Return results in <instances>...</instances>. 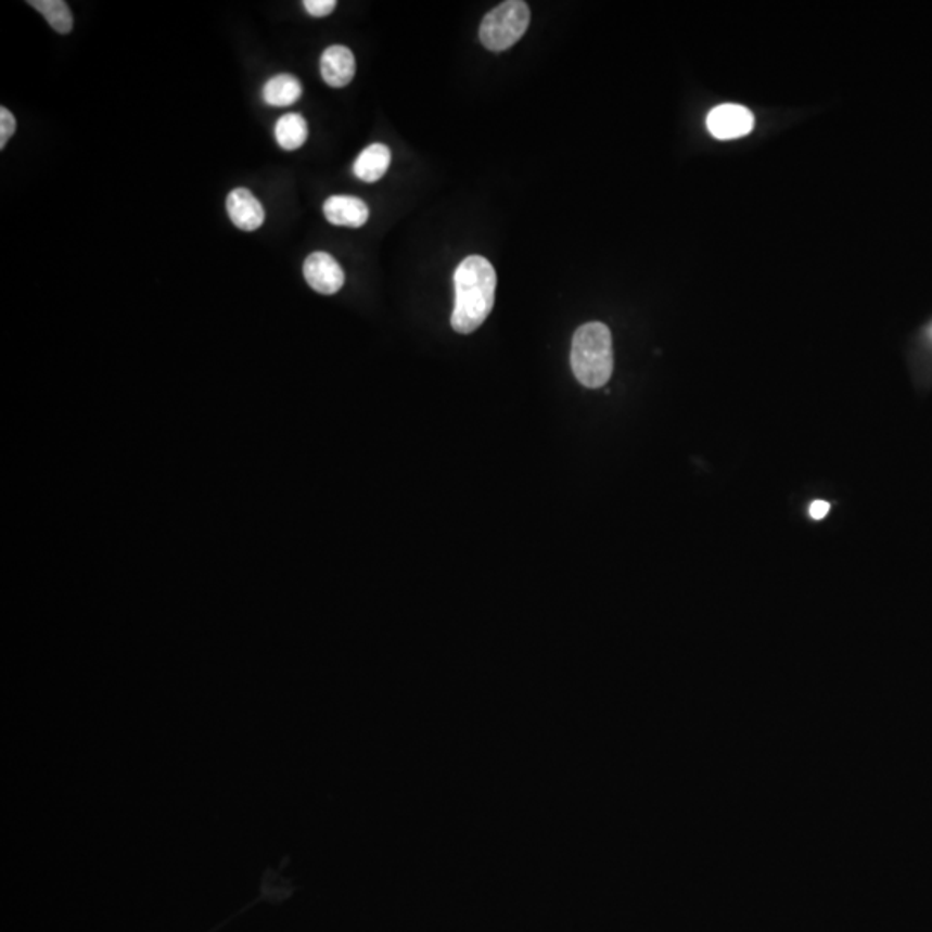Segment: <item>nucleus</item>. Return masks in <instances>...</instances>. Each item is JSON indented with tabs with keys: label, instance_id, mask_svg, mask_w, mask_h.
I'll list each match as a JSON object with an SVG mask.
<instances>
[{
	"label": "nucleus",
	"instance_id": "obj_1",
	"mask_svg": "<svg viewBox=\"0 0 932 932\" xmlns=\"http://www.w3.org/2000/svg\"><path fill=\"white\" fill-rule=\"evenodd\" d=\"M496 270L482 256H470L455 273V309L451 325L458 334H472L493 311Z\"/></svg>",
	"mask_w": 932,
	"mask_h": 932
},
{
	"label": "nucleus",
	"instance_id": "obj_2",
	"mask_svg": "<svg viewBox=\"0 0 932 932\" xmlns=\"http://www.w3.org/2000/svg\"><path fill=\"white\" fill-rule=\"evenodd\" d=\"M570 361L580 384L589 388L603 387L613 373V342L610 329L598 321L580 327L572 341Z\"/></svg>",
	"mask_w": 932,
	"mask_h": 932
},
{
	"label": "nucleus",
	"instance_id": "obj_3",
	"mask_svg": "<svg viewBox=\"0 0 932 932\" xmlns=\"http://www.w3.org/2000/svg\"><path fill=\"white\" fill-rule=\"evenodd\" d=\"M531 23V9L522 0H508L493 9L481 25V40L489 51H508L519 42Z\"/></svg>",
	"mask_w": 932,
	"mask_h": 932
},
{
	"label": "nucleus",
	"instance_id": "obj_4",
	"mask_svg": "<svg viewBox=\"0 0 932 932\" xmlns=\"http://www.w3.org/2000/svg\"><path fill=\"white\" fill-rule=\"evenodd\" d=\"M706 127L713 137L720 140L739 139L755 127V116L739 104H722L712 110L706 118Z\"/></svg>",
	"mask_w": 932,
	"mask_h": 932
},
{
	"label": "nucleus",
	"instance_id": "obj_5",
	"mask_svg": "<svg viewBox=\"0 0 932 932\" xmlns=\"http://www.w3.org/2000/svg\"><path fill=\"white\" fill-rule=\"evenodd\" d=\"M303 271L309 288L325 296L337 294L346 280L341 265L327 253L309 254L304 261Z\"/></svg>",
	"mask_w": 932,
	"mask_h": 932
},
{
	"label": "nucleus",
	"instance_id": "obj_6",
	"mask_svg": "<svg viewBox=\"0 0 932 932\" xmlns=\"http://www.w3.org/2000/svg\"><path fill=\"white\" fill-rule=\"evenodd\" d=\"M227 212L230 220L239 230L254 232L265 224V209L253 192L247 189H233L227 197Z\"/></svg>",
	"mask_w": 932,
	"mask_h": 932
},
{
	"label": "nucleus",
	"instance_id": "obj_7",
	"mask_svg": "<svg viewBox=\"0 0 932 932\" xmlns=\"http://www.w3.org/2000/svg\"><path fill=\"white\" fill-rule=\"evenodd\" d=\"M320 72L321 78L327 85L334 87V89H342L355 78V54L344 46L329 47L321 54Z\"/></svg>",
	"mask_w": 932,
	"mask_h": 932
},
{
	"label": "nucleus",
	"instance_id": "obj_8",
	"mask_svg": "<svg viewBox=\"0 0 932 932\" xmlns=\"http://www.w3.org/2000/svg\"><path fill=\"white\" fill-rule=\"evenodd\" d=\"M323 215L335 227L361 228L370 218V209L353 195H332L323 204Z\"/></svg>",
	"mask_w": 932,
	"mask_h": 932
},
{
	"label": "nucleus",
	"instance_id": "obj_9",
	"mask_svg": "<svg viewBox=\"0 0 932 932\" xmlns=\"http://www.w3.org/2000/svg\"><path fill=\"white\" fill-rule=\"evenodd\" d=\"M391 165V151L387 145H368L355 163V175L367 183L379 182L387 174Z\"/></svg>",
	"mask_w": 932,
	"mask_h": 932
},
{
	"label": "nucleus",
	"instance_id": "obj_10",
	"mask_svg": "<svg viewBox=\"0 0 932 932\" xmlns=\"http://www.w3.org/2000/svg\"><path fill=\"white\" fill-rule=\"evenodd\" d=\"M303 95V87L296 76L277 75L266 81L263 99L266 104L275 107L292 106Z\"/></svg>",
	"mask_w": 932,
	"mask_h": 932
},
{
	"label": "nucleus",
	"instance_id": "obj_11",
	"mask_svg": "<svg viewBox=\"0 0 932 932\" xmlns=\"http://www.w3.org/2000/svg\"><path fill=\"white\" fill-rule=\"evenodd\" d=\"M275 139L283 151H296L308 140V123L301 114H285L275 125Z\"/></svg>",
	"mask_w": 932,
	"mask_h": 932
},
{
	"label": "nucleus",
	"instance_id": "obj_12",
	"mask_svg": "<svg viewBox=\"0 0 932 932\" xmlns=\"http://www.w3.org/2000/svg\"><path fill=\"white\" fill-rule=\"evenodd\" d=\"M28 4L42 13L58 34L66 35L73 30V14L64 0H30Z\"/></svg>",
	"mask_w": 932,
	"mask_h": 932
},
{
	"label": "nucleus",
	"instance_id": "obj_13",
	"mask_svg": "<svg viewBox=\"0 0 932 932\" xmlns=\"http://www.w3.org/2000/svg\"><path fill=\"white\" fill-rule=\"evenodd\" d=\"M14 131H16V118H14V114L8 107H0V149H4L8 145L9 139L14 136Z\"/></svg>",
	"mask_w": 932,
	"mask_h": 932
},
{
	"label": "nucleus",
	"instance_id": "obj_14",
	"mask_svg": "<svg viewBox=\"0 0 932 932\" xmlns=\"http://www.w3.org/2000/svg\"><path fill=\"white\" fill-rule=\"evenodd\" d=\"M303 5L311 16L325 17L337 8V2L335 0H306Z\"/></svg>",
	"mask_w": 932,
	"mask_h": 932
},
{
	"label": "nucleus",
	"instance_id": "obj_15",
	"mask_svg": "<svg viewBox=\"0 0 932 932\" xmlns=\"http://www.w3.org/2000/svg\"><path fill=\"white\" fill-rule=\"evenodd\" d=\"M829 510H831V507H829V502L815 501L812 502L810 515L814 516L815 520H822L824 516L829 513Z\"/></svg>",
	"mask_w": 932,
	"mask_h": 932
}]
</instances>
